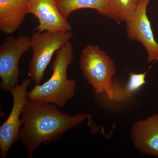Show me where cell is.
<instances>
[{
	"label": "cell",
	"instance_id": "6da1fadb",
	"mask_svg": "<svg viewBox=\"0 0 158 158\" xmlns=\"http://www.w3.org/2000/svg\"><path fill=\"white\" fill-rule=\"evenodd\" d=\"M89 117L85 113L71 116L62 113L53 104L28 100L22 112L19 139L27 149L28 157L33 158L34 150L40 145L58 141L67 131Z\"/></svg>",
	"mask_w": 158,
	"mask_h": 158
},
{
	"label": "cell",
	"instance_id": "7a4b0ae2",
	"mask_svg": "<svg viewBox=\"0 0 158 158\" xmlns=\"http://www.w3.org/2000/svg\"><path fill=\"white\" fill-rule=\"evenodd\" d=\"M73 58V46L69 41L56 52L50 78L42 85H36L28 91V99L64 107L75 94L77 81L70 80L67 76V69Z\"/></svg>",
	"mask_w": 158,
	"mask_h": 158
},
{
	"label": "cell",
	"instance_id": "3957f363",
	"mask_svg": "<svg viewBox=\"0 0 158 158\" xmlns=\"http://www.w3.org/2000/svg\"><path fill=\"white\" fill-rule=\"evenodd\" d=\"M80 64L82 73L95 93L106 94L113 101L112 80L116 71L114 61L98 46L88 45L82 50Z\"/></svg>",
	"mask_w": 158,
	"mask_h": 158
},
{
	"label": "cell",
	"instance_id": "277c9868",
	"mask_svg": "<svg viewBox=\"0 0 158 158\" xmlns=\"http://www.w3.org/2000/svg\"><path fill=\"white\" fill-rule=\"evenodd\" d=\"M73 36L70 31L37 32L31 37L32 59L28 76L35 83H41L46 69L55 53Z\"/></svg>",
	"mask_w": 158,
	"mask_h": 158
},
{
	"label": "cell",
	"instance_id": "5b68a950",
	"mask_svg": "<svg viewBox=\"0 0 158 158\" xmlns=\"http://www.w3.org/2000/svg\"><path fill=\"white\" fill-rule=\"evenodd\" d=\"M31 48V37L21 35L17 38L9 37L0 47V88L9 90L18 85L22 56Z\"/></svg>",
	"mask_w": 158,
	"mask_h": 158
},
{
	"label": "cell",
	"instance_id": "8992f818",
	"mask_svg": "<svg viewBox=\"0 0 158 158\" xmlns=\"http://www.w3.org/2000/svg\"><path fill=\"white\" fill-rule=\"evenodd\" d=\"M31 78L24 80L19 85L9 90L13 98V106L9 117L0 127L1 156L6 157L9 149L19 139L20 130L22 126L21 114L27 102L28 88Z\"/></svg>",
	"mask_w": 158,
	"mask_h": 158
},
{
	"label": "cell",
	"instance_id": "52a82bcc",
	"mask_svg": "<svg viewBox=\"0 0 158 158\" xmlns=\"http://www.w3.org/2000/svg\"><path fill=\"white\" fill-rule=\"evenodd\" d=\"M151 0H141L135 11L126 22L128 38L138 41L144 47L147 53V62L158 59V43L155 39L151 25L147 14V7Z\"/></svg>",
	"mask_w": 158,
	"mask_h": 158
},
{
	"label": "cell",
	"instance_id": "ba28073f",
	"mask_svg": "<svg viewBox=\"0 0 158 158\" xmlns=\"http://www.w3.org/2000/svg\"><path fill=\"white\" fill-rule=\"evenodd\" d=\"M28 14L33 15L39 24L34 31H70L71 26L59 11L57 0H27Z\"/></svg>",
	"mask_w": 158,
	"mask_h": 158
},
{
	"label": "cell",
	"instance_id": "9c48e42d",
	"mask_svg": "<svg viewBox=\"0 0 158 158\" xmlns=\"http://www.w3.org/2000/svg\"><path fill=\"white\" fill-rule=\"evenodd\" d=\"M135 147L141 152L158 157V114L136 121L131 129Z\"/></svg>",
	"mask_w": 158,
	"mask_h": 158
},
{
	"label": "cell",
	"instance_id": "30bf717a",
	"mask_svg": "<svg viewBox=\"0 0 158 158\" xmlns=\"http://www.w3.org/2000/svg\"><path fill=\"white\" fill-rule=\"evenodd\" d=\"M27 0H0V30L11 34L23 23L27 13Z\"/></svg>",
	"mask_w": 158,
	"mask_h": 158
},
{
	"label": "cell",
	"instance_id": "8fae6325",
	"mask_svg": "<svg viewBox=\"0 0 158 158\" xmlns=\"http://www.w3.org/2000/svg\"><path fill=\"white\" fill-rule=\"evenodd\" d=\"M59 11L67 19L71 13L81 9H89L105 16H109V0H57Z\"/></svg>",
	"mask_w": 158,
	"mask_h": 158
},
{
	"label": "cell",
	"instance_id": "7c38bea8",
	"mask_svg": "<svg viewBox=\"0 0 158 158\" xmlns=\"http://www.w3.org/2000/svg\"><path fill=\"white\" fill-rule=\"evenodd\" d=\"M147 71L144 73H131L129 79L126 86L121 87L116 83H112L111 90L113 94V101L123 102L128 98L132 94L139 90L146 83Z\"/></svg>",
	"mask_w": 158,
	"mask_h": 158
},
{
	"label": "cell",
	"instance_id": "4fadbf2b",
	"mask_svg": "<svg viewBox=\"0 0 158 158\" xmlns=\"http://www.w3.org/2000/svg\"><path fill=\"white\" fill-rule=\"evenodd\" d=\"M141 0H109V17L116 22L126 21L134 14Z\"/></svg>",
	"mask_w": 158,
	"mask_h": 158
}]
</instances>
